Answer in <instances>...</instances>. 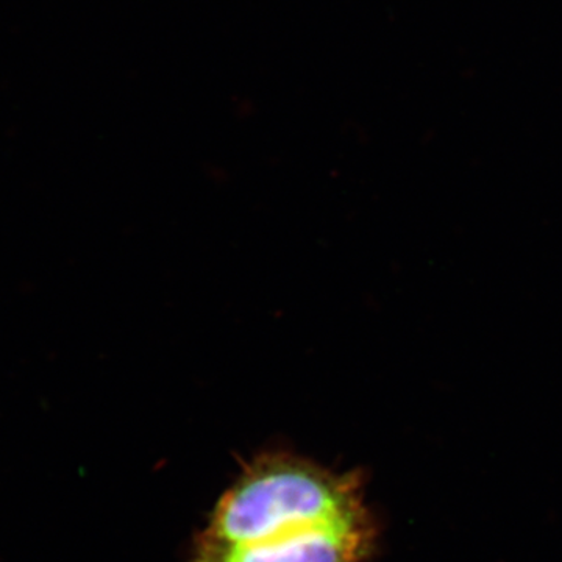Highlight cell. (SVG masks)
Wrapping results in <instances>:
<instances>
[{
  "mask_svg": "<svg viewBox=\"0 0 562 562\" xmlns=\"http://www.w3.org/2000/svg\"><path fill=\"white\" fill-rule=\"evenodd\" d=\"M376 539L360 472L266 452L243 462L195 536L192 562H371Z\"/></svg>",
  "mask_w": 562,
  "mask_h": 562,
  "instance_id": "1",
  "label": "cell"
}]
</instances>
